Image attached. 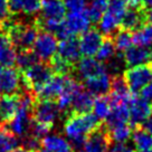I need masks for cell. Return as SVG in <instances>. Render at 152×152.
Listing matches in <instances>:
<instances>
[{
  "instance_id": "1",
  "label": "cell",
  "mask_w": 152,
  "mask_h": 152,
  "mask_svg": "<svg viewBox=\"0 0 152 152\" xmlns=\"http://www.w3.org/2000/svg\"><path fill=\"white\" fill-rule=\"evenodd\" d=\"M102 122L90 113H71L68 114L64 123V132L71 141V145L75 152L83 151L87 135L102 126Z\"/></svg>"
},
{
  "instance_id": "2",
  "label": "cell",
  "mask_w": 152,
  "mask_h": 152,
  "mask_svg": "<svg viewBox=\"0 0 152 152\" xmlns=\"http://www.w3.org/2000/svg\"><path fill=\"white\" fill-rule=\"evenodd\" d=\"M4 34L8 36L16 49L28 50L33 49L34 44L37 39L40 28L37 24V19L30 23L27 21H14L7 20L2 23Z\"/></svg>"
},
{
  "instance_id": "3",
  "label": "cell",
  "mask_w": 152,
  "mask_h": 152,
  "mask_svg": "<svg viewBox=\"0 0 152 152\" xmlns=\"http://www.w3.org/2000/svg\"><path fill=\"white\" fill-rule=\"evenodd\" d=\"M55 73L49 63L39 62L27 69L21 72L23 76V91L29 92L36 97V94Z\"/></svg>"
},
{
  "instance_id": "4",
  "label": "cell",
  "mask_w": 152,
  "mask_h": 152,
  "mask_svg": "<svg viewBox=\"0 0 152 152\" xmlns=\"http://www.w3.org/2000/svg\"><path fill=\"white\" fill-rule=\"evenodd\" d=\"M90 25L91 19L86 10L81 12H69L64 19L62 28L56 35V37L63 40L68 37H76L77 35H83L88 30Z\"/></svg>"
},
{
  "instance_id": "5",
  "label": "cell",
  "mask_w": 152,
  "mask_h": 152,
  "mask_svg": "<svg viewBox=\"0 0 152 152\" xmlns=\"http://www.w3.org/2000/svg\"><path fill=\"white\" fill-rule=\"evenodd\" d=\"M124 80L129 90L133 94H138L152 81V62L139 66L130 67L124 72Z\"/></svg>"
},
{
  "instance_id": "6",
  "label": "cell",
  "mask_w": 152,
  "mask_h": 152,
  "mask_svg": "<svg viewBox=\"0 0 152 152\" xmlns=\"http://www.w3.org/2000/svg\"><path fill=\"white\" fill-rule=\"evenodd\" d=\"M61 111L55 101L35 100L33 106V120L53 128L59 118Z\"/></svg>"
},
{
  "instance_id": "7",
  "label": "cell",
  "mask_w": 152,
  "mask_h": 152,
  "mask_svg": "<svg viewBox=\"0 0 152 152\" xmlns=\"http://www.w3.org/2000/svg\"><path fill=\"white\" fill-rule=\"evenodd\" d=\"M58 40L57 37L48 31H39L37 39L34 44L33 50L44 63H49L57 54Z\"/></svg>"
},
{
  "instance_id": "8",
  "label": "cell",
  "mask_w": 152,
  "mask_h": 152,
  "mask_svg": "<svg viewBox=\"0 0 152 152\" xmlns=\"http://www.w3.org/2000/svg\"><path fill=\"white\" fill-rule=\"evenodd\" d=\"M128 105L132 129L142 125L152 114V102L143 99L142 96H139L138 94L132 93Z\"/></svg>"
},
{
  "instance_id": "9",
  "label": "cell",
  "mask_w": 152,
  "mask_h": 152,
  "mask_svg": "<svg viewBox=\"0 0 152 152\" xmlns=\"http://www.w3.org/2000/svg\"><path fill=\"white\" fill-rule=\"evenodd\" d=\"M23 90L21 72L14 66L0 65V95H14Z\"/></svg>"
},
{
  "instance_id": "10",
  "label": "cell",
  "mask_w": 152,
  "mask_h": 152,
  "mask_svg": "<svg viewBox=\"0 0 152 152\" xmlns=\"http://www.w3.org/2000/svg\"><path fill=\"white\" fill-rule=\"evenodd\" d=\"M111 144L107 129L103 123L100 129L87 135L83 152H107Z\"/></svg>"
},
{
  "instance_id": "11",
  "label": "cell",
  "mask_w": 152,
  "mask_h": 152,
  "mask_svg": "<svg viewBox=\"0 0 152 152\" xmlns=\"http://www.w3.org/2000/svg\"><path fill=\"white\" fill-rule=\"evenodd\" d=\"M103 35L101 31L96 29H90L86 33H84L80 38V50L81 55L85 57H93L95 56L101 45L103 43Z\"/></svg>"
},
{
  "instance_id": "12",
  "label": "cell",
  "mask_w": 152,
  "mask_h": 152,
  "mask_svg": "<svg viewBox=\"0 0 152 152\" xmlns=\"http://www.w3.org/2000/svg\"><path fill=\"white\" fill-rule=\"evenodd\" d=\"M56 55L64 62L75 66L81 56L78 39L76 37H68L61 40V43H58Z\"/></svg>"
},
{
  "instance_id": "13",
  "label": "cell",
  "mask_w": 152,
  "mask_h": 152,
  "mask_svg": "<svg viewBox=\"0 0 152 152\" xmlns=\"http://www.w3.org/2000/svg\"><path fill=\"white\" fill-rule=\"evenodd\" d=\"M67 75L55 74L45 85L38 91L36 94V100H49L54 101L59 97L65 87Z\"/></svg>"
},
{
  "instance_id": "14",
  "label": "cell",
  "mask_w": 152,
  "mask_h": 152,
  "mask_svg": "<svg viewBox=\"0 0 152 152\" xmlns=\"http://www.w3.org/2000/svg\"><path fill=\"white\" fill-rule=\"evenodd\" d=\"M74 71L77 72L78 76L83 81H86L88 78L106 73V68L103 65V63L99 62L92 57H84L77 62Z\"/></svg>"
},
{
  "instance_id": "15",
  "label": "cell",
  "mask_w": 152,
  "mask_h": 152,
  "mask_svg": "<svg viewBox=\"0 0 152 152\" xmlns=\"http://www.w3.org/2000/svg\"><path fill=\"white\" fill-rule=\"evenodd\" d=\"M123 59L128 67H134L152 62V48L132 46L123 54Z\"/></svg>"
},
{
  "instance_id": "16",
  "label": "cell",
  "mask_w": 152,
  "mask_h": 152,
  "mask_svg": "<svg viewBox=\"0 0 152 152\" xmlns=\"http://www.w3.org/2000/svg\"><path fill=\"white\" fill-rule=\"evenodd\" d=\"M20 105V94L1 95L0 96V121L9 123L17 114Z\"/></svg>"
},
{
  "instance_id": "17",
  "label": "cell",
  "mask_w": 152,
  "mask_h": 152,
  "mask_svg": "<svg viewBox=\"0 0 152 152\" xmlns=\"http://www.w3.org/2000/svg\"><path fill=\"white\" fill-rule=\"evenodd\" d=\"M147 9H134V8H129L126 12L124 14L122 21H121V29H125L129 31H135L140 27L147 23Z\"/></svg>"
},
{
  "instance_id": "18",
  "label": "cell",
  "mask_w": 152,
  "mask_h": 152,
  "mask_svg": "<svg viewBox=\"0 0 152 152\" xmlns=\"http://www.w3.org/2000/svg\"><path fill=\"white\" fill-rule=\"evenodd\" d=\"M11 16L24 14L26 16H35L42 9V0H8Z\"/></svg>"
},
{
  "instance_id": "19",
  "label": "cell",
  "mask_w": 152,
  "mask_h": 152,
  "mask_svg": "<svg viewBox=\"0 0 152 152\" xmlns=\"http://www.w3.org/2000/svg\"><path fill=\"white\" fill-rule=\"evenodd\" d=\"M86 90L91 92L93 95H107L111 92L112 78L107 73H103L99 76H95L84 81Z\"/></svg>"
},
{
  "instance_id": "20",
  "label": "cell",
  "mask_w": 152,
  "mask_h": 152,
  "mask_svg": "<svg viewBox=\"0 0 152 152\" xmlns=\"http://www.w3.org/2000/svg\"><path fill=\"white\" fill-rule=\"evenodd\" d=\"M42 17L43 19L64 20L66 7L64 0H42Z\"/></svg>"
},
{
  "instance_id": "21",
  "label": "cell",
  "mask_w": 152,
  "mask_h": 152,
  "mask_svg": "<svg viewBox=\"0 0 152 152\" xmlns=\"http://www.w3.org/2000/svg\"><path fill=\"white\" fill-rule=\"evenodd\" d=\"M94 100V95L86 88H83L74 96L69 113H90L91 110H93Z\"/></svg>"
},
{
  "instance_id": "22",
  "label": "cell",
  "mask_w": 152,
  "mask_h": 152,
  "mask_svg": "<svg viewBox=\"0 0 152 152\" xmlns=\"http://www.w3.org/2000/svg\"><path fill=\"white\" fill-rule=\"evenodd\" d=\"M48 152H75L71 143L59 134L47 135L42 140V148Z\"/></svg>"
},
{
  "instance_id": "23",
  "label": "cell",
  "mask_w": 152,
  "mask_h": 152,
  "mask_svg": "<svg viewBox=\"0 0 152 152\" xmlns=\"http://www.w3.org/2000/svg\"><path fill=\"white\" fill-rule=\"evenodd\" d=\"M130 121V110L128 104H120L112 106L111 113L105 120L104 125L106 129H112L118 125L128 124Z\"/></svg>"
},
{
  "instance_id": "24",
  "label": "cell",
  "mask_w": 152,
  "mask_h": 152,
  "mask_svg": "<svg viewBox=\"0 0 152 152\" xmlns=\"http://www.w3.org/2000/svg\"><path fill=\"white\" fill-rule=\"evenodd\" d=\"M17 52L8 36L2 33L0 36V65L14 66L16 64Z\"/></svg>"
},
{
  "instance_id": "25",
  "label": "cell",
  "mask_w": 152,
  "mask_h": 152,
  "mask_svg": "<svg viewBox=\"0 0 152 152\" xmlns=\"http://www.w3.org/2000/svg\"><path fill=\"white\" fill-rule=\"evenodd\" d=\"M18 139L7 124L0 123V152H12L18 148Z\"/></svg>"
},
{
  "instance_id": "26",
  "label": "cell",
  "mask_w": 152,
  "mask_h": 152,
  "mask_svg": "<svg viewBox=\"0 0 152 152\" xmlns=\"http://www.w3.org/2000/svg\"><path fill=\"white\" fill-rule=\"evenodd\" d=\"M132 141L139 151L152 149V134L144 130L141 125L133 129Z\"/></svg>"
},
{
  "instance_id": "27",
  "label": "cell",
  "mask_w": 152,
  "mask_h": 152,
  "mask_svg": "<svg viewBox=\"0 0 152 152\" xmlns=\"http://www.w3.org/2000/svg\"><path fill=\"white\" fill-rule=\"evenodd\" d=\"M133 44L140 47H148L152 45V24L145 23L142 27L132 33Z\"/></svg>"
},
{
  "instance_id": "28",
  "label": "cell",
  "mask_w": 152,
  "mask_h": 152,
  "mask_svg": "<svg viewBox=\"0 0 152 152\" xmlns=\"http://www.w3.org/2000/svg\"><path fill=\"white\" fill-rule=\"evenodd\" d=\"M133 129L129 124L118 125L112 129H107L111 143H125L132 135Z\"/></svg>"
},
{
  "instance_id": "29",
  "label": "cell",
  "mask_w": 152,
  "mask_h": 152,
  "mask_svg": "<svg viewBox=\"0 0 152 152\" xmlns=\"http://www.w3.org/2000/svg\"><path fill=\"white\" fill-rule=\"evenodd\" d=\"M111 110H112L111 101L107 95H101L94 100V104H93L94 115L100 121H105L107 119V116L111 113Z\"/></svg>"
},
{
  "instance_id": "30",
  "label": "cell",
  "mask_w": 152,
  "mask_h": 152,
  "mask_svg": "<svg viewBox=\"0 0 152 152\" xmlns=\"http://www.w3.org/2000/svg\"><path fill=\"white\" fill-rule=\"evenodd\" d=\"M111 0H92L91 4L87 7V14L90 17L91 21L93 23H100L101 18L106 12L109 8Z\"/></svg>"
},
{
  "instance_id": "31",
  "label": "cell",
  "mask_w": 152,
  "mask_h": 152,
  "mask_svg": "<svg viewBox=\"0 0 152 152\" xmlns=\"http://www.w3.org/2000/svg\"><path fill=\"white\" fill-rule=\"evenodd\" d=\"M40 62V59L35 54L33 49H28V50H19L17 53V57H16V65L18 66V69L20 72L27 69L33 65L37 64Z\"/></svg>"
},
{
  "instance_id": "32",
  "label": "cell",
  "mask_w": 152,
  "mask_h": 152,
  "mask_svg": "<svg viewBox=\"0 0 152 152\" xmlns=\"http://www.w3.org/2000/svg\"><path fill=\"white\" fill-rule=\"evenodd\" d=\"M113 43L115 48L121 53H124L126 49L132 47L133 39H132V33L125 30V29L120 28L116 33L112 36Z\"/></svg>"
},
{
  "instance_id": "33",
  "label": "cell",
  "mask_w": 152,
  "mask_h": 152,
  "mask_svg": "<svg viewBox=\"0 0 152 152\" xmlns=\"http://www.w3.org/2000/svg\"><path fill=\"white\" fill-rule=\"evenodd\" d=\"M115 49H116V48L114 46L112 37L105 36L104 39H103V43H102L100 49H99V52H97V54H96L95 56H96L99 62H101V63L107 62V61H110V59L114 56Z\"/></svg>"
},
{
  "instance_id": "34",
  "label": "cell",
  "mask_w": 152,
  "mask_h": 152,
  "mask_svg": "<svg viewBox=\"0 0 152 152\" xmlns=\"http://www.w3.org/2000/svg\"><path fill=\"white\" fill-rule=\"evenodd\" d=\"M64 4L69 12H81L86 10V0H64Z\"/></svg>"
},
{
  "instance_id": "35",
  "label": "cell",
  "mask_w": 152,
  "mask_h": 152,
  "mask_svg": "<svg viewBox=\"0 0 152 152\" xmlns=\"http://www.w3.org/2000/svg\"><path fill=\"white\" fill-rule=\"evenodd\" d=\"M8 0H0V23H5L10 18Z\"/></svg>"
},
{
  "instance_id": "36",
  "label": "cell",
  "mask_w": 152,
  "mask_h": 152,
  "mask_svg": "<svg viewBox=\"0 0 152 152\" xmlns=\"http://www.w3.org/2000/svg\"><path fill=\"white\" fill-rule=\"evenodd\" d=\"M125 6L129 8H134V9H145L143 5V0H122Z\"/></svg>"
},
{
  "instance_id": "37",
  "label": "cell",
  "mask_w": 152,
  "mask_h": 152,
  "mask_svg": "<svg viewBox=\"0 0 152 152\" xmlns=\"http://www.w3.org/2000/svg\"><path fill=\"white\" fill-rule=\"evenodd\" d=\"M141 96L143 99L150 101V102L152 101V81L141 91Z\"/></svg>"
},
{
  "instance_id": "38",
  "label": "cell",
  "mask_w": 152,
  "mask_h": 152,
  "mask_svg": "<svg viewBox=\"0 0 152 152\" xmlns=\"http://www.w3.org/2000/svg\"><path fill=\"white\" fill-rule=\"evenodd\" d=\"M144 130H147L148 132L150 133V134H152V114L150 115V118L144 122V123L141 125Z\"/></svg>"
},
{
  "instance_id": "39",
  "label": "cell",
  "mask_w": 152,
  "mask_h": 152,
  "mask_svg": "<svg viewBox=\"0 0 152 152\" xmlns=\"http://www.w3.org/2000/svg\"><path fill=\"white\" fill-rule=\"evenodd\" d=\"M143 5L145 7V9L152 10V0H143Z\"/></svg>"
},
{
  "instance_id": "40",
  "label": "cell",
  "mask_w": 152,
  "mask_h": 152,
  "mask_svg": "<svg viewBox=\"0 0 152 152\" xmlns=\"http://www.w3.org/2000/svg\"><path fill=\"white\" fill-rule=\"evenodd\" d=\"M12 152H36V151H31V150H28V149H26V148H24V147H20V148L15 149Z\"/></svg>"
},
{
  "instance_id": "41",
  "label": "cell",
  "mask_w": 152,
  "mask_h": 152,
  "mask_svg": "<svg viewBox=\"0 0 152 152\" xmlns=\"http://www.w3.org/2000/svg\"><path fill=\"white\" fill-rule=\"evenodd\" d=\"M147 21H148V23H150V24H152V10H151V11H149V10H148Z\"/></svg>"
},
{
  "instance_id": "42",
  "label": "cell",
  "mask_w": 152,
  "mask_h": 152,
  "mask_svg": "<svg viewBox=\"0 0 152 152\" xmlns=\"http://www.w3.org/2000/svg\"><path fill=\"white\" fill-rule=\"evenodd\" d=\"M38 152H48V151H45V150H43V149H40V150H39Z\"/></svg>"
}]
</instances>
